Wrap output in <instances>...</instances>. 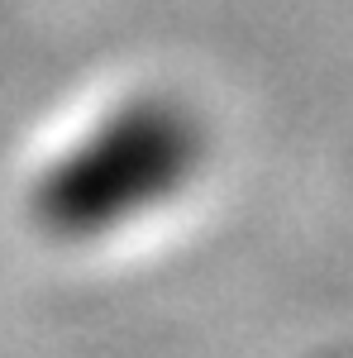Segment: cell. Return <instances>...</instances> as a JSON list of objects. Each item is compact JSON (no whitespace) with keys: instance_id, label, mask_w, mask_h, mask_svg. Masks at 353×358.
I'll list each match as a JSON object with an SVG mask.
<instances>
[{"instance_id":"1","label":"cell","mask_w":353,"mask_h":358,"mask_svg":"<svg viewBox=\"0 0 353 358\" xmlns=\"http://www.w3.org/2000/svg\"><path fill=\"white\" fill-rule=\"evenodd\" d=\"M201 120L172 96H134L101 115L34 187V215L57 239H96L153 215L201 172Z\"/></svg>"}]
</instances>
